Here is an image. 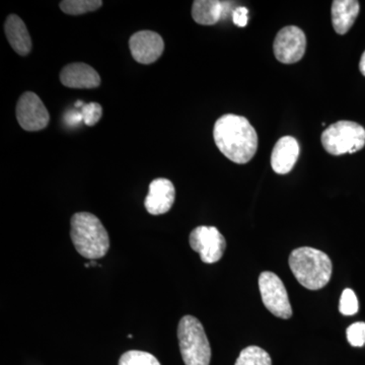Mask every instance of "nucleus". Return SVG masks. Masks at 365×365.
<instances>
[{
	"mask_svg": "<svg viewBox=\"0 0 365 365\" xmlns=\"http://www.w3.org/2000/svg\"><path fill=\"white\" fill-rule=\"evenodd\" d=\"M119 365H160V361L150 353L132 350L124 353Z\"/></svg>",
	"mask_w": 365,
	"mask_h": 365,
	"instance_id": "obj_19",
	"label": "nucleus"
},
{
	"mask_svg": "<svg viewBox=\"0 0 365 365\" xmlns=\"http://www.w3.org/2000/svg\"><path fill=\"white\" fill-rule=\"evenodd\" d=\"M16 119L26 131H40L48 126L49 113L42 100L33 91H26L16 105Z\"/></svg>",
	"mask_w": 365,
	"mask_h": 365,
	"instance_id": "obj_9",
	"label": "nucleus"
},
{
	"mask_svg": "<svg viewBox=\"0 0 365 365\" xmlns=\"http://www.w3.org/2000/svg\"><path fill=\"white\" fill-rule=\"evenodd\" d=\"M348 342L353 347H362L365 345V323L357 322L352 324L346 331Z\"/></svg>",
	"mask_w": 365,
	"mask_h": 365,
	"instance_id": "obj_22",
	"label": "nucleus"
},
{
	"mask_svg": "<svg viewBox=\"0 0 365 365\" xmlns=\"http://www.w3.org/2000/svg\"><path fill=\"white\" fill-rule=\"evenodd\" d=\"M71 235L76 251L90 260L102 258L110 249V239L102 222L88 212L76 213L71 218Z\"/></svg>",
	"mask_w": 365,
	"mask_h": 365,
	"instance_id": "obj_3",
	"label": "nucleus"
},
{
	"mask_svg": "<svg viewBox=\"0 0 365 365\" xmlns=\"http://www.w3.org/2000/svg\"><path fill=\"white\" fill-rule=\"evenodd\" d=\"M249 9L246 6H237L235 9L234 13H232V23L235 26H240V28H244L248 25L249 18Z\"/></svg>",
	"mask_w": 365,
	"mask_h": 365,
	"instance_id": "obj_23",
	"label": "nucleus"
},
{
	"mask_svg": "<svg viewBox=\"0 0 365 365\" xmlns=\"http://www.w3.org/2000/svg\"><path fill=\"white\" fill-rule=\"evenodd\" d=\"M306 49V34L297 26L281 29L274 41V54L281 63H297L304 57Z\"/></svg>",
	"mask_w": 365,
	"mask_h": 365,
	"instance_id": "obj_8",
	"label": "nucleus"
},
{
	"mask_svg": "<svg viewBox=\"0 0 365 365\" xmlns=\"http://www.w3.org/2000/svg\"><path fill=\"white\" fill-rule=\"evenodd\" d=\"M4 32L11 48L21 56L32 51V39L28 29L16 14H9L4 24Z\"/></svg>",
	"mask_w": 365,
	"mask_h": 365,
	"instance_id": "obj_14",
	"label": "nucleus"
},
{
	"mask_svg": "<svg viewBox=\"0 0 365 365\" xmlns=\"http://www.w3.org/2000/svg\"><path fill=\"white\" fill-rule=\"evenodd\" d=\"M64 119H66V123L69 126H74V125H78L81 121H83V115H81V111H68L66 113V116H64Z\"/></svg>",
	"mask_w": 365,
	"mask_h": 365,
	"instance_id": "obj_24",
	"label": "nucleus"
},
{
	"mask_svg": "<svg viewBox=\"0 0 365 365\" xmlns=\"http://www.w3.org/2000/svg\"><path fill=\"white\" fill-rule=\"evenodd\" d=\"M175 199L176 189L174 184L165 178H158L150 182L144 206L151 215H165L174 205Z\"/></svg>",
	"mask_w": 365,
	"mask_h": 365,
	"instance_id": "obj_11",
	"label": "nucleus"
},
{
	"mask_svg": "<svg viewBox=\"0 0 365 365\" xmlns=\"http://www.w3.org/2000/svg\"><path fill=\"white\" fill-rule=\"evenodd\" d=\"M289 267L302 287L309 290L325 287L332 276V261L319 250L302 247L289 256Z\"/></svg>",
	"mask_w": 365,
	"mask_h": 365,
	"instance_id": "obj_2",
	"label": "nucleus"
},
{
	"mask_svg": "<svg viewBox=\"0 0 365 365\" xmlns=\"http://www.w3.org/2000/svg\"><path fill=\"white\" fill-rule=\"evenodd\" d=\"M359 69L360 72L365 76V51L362 54L361 59H360Z\"/></svg>",
	"mask_w": 365,
	"mask_h": 365,
	"instance_id": "obj_25",
	"label": "nucleus"
},
{
	"mask_svg": "<svg viewBox=\"0 0 365 365\" xmlns=\"http://www.w3.org/2000/svg\"><path fill=\"white\" fill-rule=\"evenodd\" d=\"M60 81L66 88H95L101 85L100 74L88 64L76 62L63 67Z\"/></svg>",
	"mask_w": 365,
	"mask_h": 365,
	"instance_id": "obj_12",
	"label": "nucleus"
},
{
	"mask_svg": "<svg viewBox=\"0 0 365 365\" xmlns=\"http://www.w3.org/2000/svg\"><path fill=\"white\" fill-rule=\"evenodd\" d=\"M321 140L330 155H351L364 148L365 129L355 122L338 121L322 133Z\"/></svg>",
	"mask_w": 365,
	"mask_h": 365,
	"instance_id": "obj_5",
	"label": "nucleus"
},
{
	"mask_svg": "<svg viewBox=\"0 0 365 365\" xmlns=\"http://www.w3.org/2000/svg\"><path fill=\"white\" fill-rule=\"evenodd\" d=\"M259 289L262 302L271 314L281 319L292 318V309L287 288L275 273L269 271L261 273L259 277Z\"/></svg>",
	"mask_w": 365,
	"mask_h": 365,
	"instance_id": "obj_6",
	"label": "nucleus"
},
{
	"mask_svg": "<svg viewBox=\"0 0 365 365\" xmlns=\"http://www.w3.org/2000/svg\"><path fill=\"white\" fill-rule=\"evenodd\" d=\"M225 1L195 0L192 6V18L199 25L212 26L223 20Z\"/></svg>",
	"mask_w": 365,
	"mask_h": 365,
	"instance_id": "obj_16",
	"label": "nucleus"
},
{
	"mask_svg": "<svg viewBox=\"0 0 365 365\" xmlns=\"http://www.w3.org/2000/svg\"><path fill=\"white\" fill-rule=\"evenodd\" d=\"M299 144L292 136L281 137L271 155V165L276 174L287 175L294 169L299 157Z\"/></svg>",
	"mask_w": 365,
	"mask_h": 365,
	"instance_id": "obj_13",
	"label": "nucleus"
},
{
	"mask_svg": "<svg viewBox=\"0 0 365 365\" xmlns=\"http://www.w3.org/2000/svg\"><path fill=\"white\" fill-rule=\"evenodd\" d=\"M81 112L83 115V122L86 126L90 127L95 126L103 116L102 106L95 102L85 104L83 108H81Z\"/></svg>",
	"mask_w": 365,
	"mask_h": 365,
	"instance_id": "obj_21",
	"label": "nucleus"
},
{
	"mask_svg": "<svg viewBox=\"0 0 365 365\" xmlns=\"http://www.w3.org/2000/svg\"><path fill=\"white\" fill-rule=\"evenodd\" d=\"M131 55L140 64H151L162 56L165 42L153 31H140L131 36L129 40Z\"/></svg>",
	"mask_w": 365,
	"mask_h": 365,
	"instance_id": "obj_10",
	"label": "nucleus"
},
{
	"mask_svg": "<svg viewBox=\"0 0 365 365\" xmlns=\"http://www.w3.org/2000/svg\"><path fill=\"white\" fill-rule=\"evenodd\" d=\"M235 365H272L270 355L258 346L245 348Z\"/></svg>",
	"mask_w": 365,
	"mask_h": 365,
	"instance_id": "obj_18",
	"label": "nucleus"
},
{
	"mask_svg": "<svg viewBox=\"0 0 365 365\" xmlns=\"http://www.w3.org/2000/svg\"><path fill=\"white\" fill-rule=\"evenodd\" d=\"M213 138L218 150L239 165L249 163L258 150V135L247 118L223 115L215 122Z\"/></svg>",
	"mask_w": 365,
	"mask_h": 365,
	"instance_id": "obj_1",
	"label": "nucleus"
},
{
	"mask_svg": "<svg viewBox=\"0 0 365 365\" xmlns=\"http://www.w3.org/2000/svg\"><path fill=\"white\" fill-rule=\"evenodd\" d=\"M103 6L101 0H63L59 7L64 14L69 16H81L91 11H97Z\"/></svg>",
	"mask_w": 365,
	"mask_h": 365,
	"instance_id": "obj_17",
	"label": "nucleus"
},
{
	"mask_svg": "<svg viewBox=\"0 0 365 365\" xmlns=\"http://www.w3.org/2000/svg\"><path fill=\"white\" fill-rule=\"evenodd\" d=\"M359 2L356 0H335L332 4L334 30L345 35L351 29L359 14Z\"/></svg>",
	"mask_w": 365,
	"mask_h": 365,
	"instance_id": "obj_15",
	"label": "nucleus"
},
{
	"mask_svg": "<svg viewBox=\"0 0 365 365\" xmlns=\"http://www.w3.org/2000/svg\"><path fill=\"white\" fill-rule=\"evenodd\" d=\"M178 339L182 359L186 365H209L211 348L201 322L185 316L178 327Z\"/></svg>",
	"mask_w": 365,
	"mask_h": 365,
	"instance_id": "obj_4",
	"label": "nucleus"
},
{
	"mask_svg": "<svg viewBox=\"0 0 365 365\" xmlns=\"http://www.w3.org/2000/svg\"><path fill=\"white\" fill-rule=\"evenodd\" d=\"M359 299L350 288H346L340 299L339 311L344 316H353L359 312Z\"/></svg>",
	"mask_w": 365,
	"mask_h": 365,
	"instance_id": "obj_20",
	"label": "nucleus"
},
{
	"mask_svg": "<svg viewBox=\"0 0 365 365\" xmlns=\"http://www.w3.org/2000/svg\"><path fill=\"white\" fill-rule=\"evenodd\" d=\"M190 246L200 255L204 263H216L222 258L227 242L220 230L215 227H198L192 230L189 237Z\"/></svg>",
	"mask_w": 365,
	"mask_h": 365,
	"instance_id": "obj_7",
	"label": "nucleus"
}]
</instances>
